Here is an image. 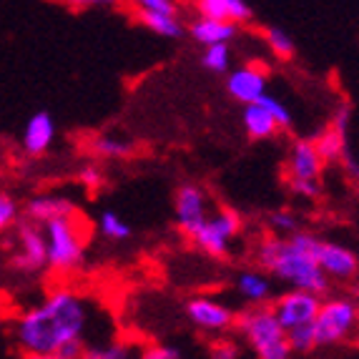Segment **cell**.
Segmentation results:
<instances>
[{
    "label": "cell",
    "mask_w": 359,
    "mask_h": 359,
    "mask_svg": "<svg viewBox=\"0 0 359 359\" xmlns=\"http://www.w3.org/2000/svg\"><path fill=\"white\" fill-rule=\"evenodd\" d=\"M88 327V304L73 289H55L38 306H30L15 322V344L23 354L53 357L66 341L83 339Z\"/></svg>",
    "instance_id": "6da1fadb"
},
{
    "label": "cell",
    "mask_w": 359,
    "mask_h": 359,
    "mask_svg": "<svg viewBox=\"0 0 359 359\" xmlns=\"http://www.w3.org/2000/svg\"><path fill=\"white\" fill-rule=\"evenodd\" d=\"M257 262L274 279L289 284L294 292L314 294L322 299L330 292V279L322 274L314 259L284 236H266L257 246Z\"/></svg>",
    "instance_id": "7a4b0ae2"
},
{
    "label": "cell",
    "mask_w": 359,
    "mask_h": 359,
    "mask_svg": "<svg viewBox=\"0 0 359 359\" xmlns=\"http://www.w3.org/2000/svg\"><path fill=\"white\" fill-rule=\"evenodd\" d=\"M43 239H46V266L55 271H76L83 264L88 226H83L78 214L43 224Z\"/></svg>",
    "instance_id": "3957f363"
},
{
    "label": "cell",
    "mask_w": 359,
    "mask_h": 359,
    "mask_svg": "<svg viewBox=\"0 0 359 359\" xmlns=\"http://www.w3.org/2000/svg\"><path fill=\"white\" fill-rule=\"evenodd\" d=\"M239 330L252 344L257 359H292L287 332L279 327L269 306H252L239 317Z\"/></svg>",
    "instance_id": "277c9868"
},
{
    "label": "cell",
    "mask_w": 359,
    "mask_h": 359,
    "mask_svg": "<svg viewBox=\"0 0 359 359\" xmlns=\"http://www.w3.org/2000/svg\"><path fill=\"white\" fill-rule=\"evenodd\" d=\"M287 239L294 246H299L304 254H309L327 279L349 282V279L357 276V266H359L357 254L352 249H347V246L334 244V241H322L314 233H306V231H294Z\"/></svg>",
    "instance_id": "5b68a950"
},
{
    "label": "cell",
    "mask_w": 359,
    "mask_h": 359,
    "mask_svg": "<svg viewBox=\"0 0 359 359\" xmlns=\"http://www.w3.org/2000/svg\"><path fill=\"white\" fill-rule=\"evenodd\" d=\"M357 327V302L354 299H327L319 304V311L311 330L317 347H334L349 339Z\"/></svg>",
    "instance_id": "8992f818"
},
{
    "label": "cell",
    "mask_w": 359,
    "mask_h": 359,
    "mask_svg": "<svg viewBox=\"0 0 359 359\" xmlns=\"http://www.w3.org/2000/svg\"><path fill=\"white\" fill-rule=\"evenodd\" d=\"M244 229L241 216L233 209H219L216 214H209L206 224L196 231L194 236V244L201 249L204 254L214 259L229 257V249H231V241L236 239Z\"/></svg>",
    "instance_id": "52a82bcc"
},
{
    "label": "cell",
    "mask_w": 359,
    "mask_h": 359,
    "mask_svg": "<svg viewBox=\"0 0 359 359\" xmlns=\"http://www.w3.org/2000/svg\"><path fill=\"white\" fill-rule=\"evenodd\" d=\"M319 304H322V299L314 297V294L289 289V292H284L269 309L274 311L279 327H282L284 332H289V330L306 327V324L314 322V317H317V311H319Z\"/></svg>",
    "instance_id": "ba28073f"
},
{
    "label": "cell",
    "mask_w": 359,
    "mask_h": 359,
    "mask_svg": "<svg viewBox=\"0 0 359 359\" xmlns=\"http://www.w3.org/2000/svg\"><path fill=\"white\" fill-rule=\"evenodd\" d=\"M209 194L196 184H184L176 191V224H179L181 231L194 239L196 231L206 224L209 219Z\"/></svg>",
    "instance_id": "9c48e42d"
},
{
    "label": "cell",
    "mask_w": 359,
    "mask_h": 359,
    "mask_svg": "<svg viewBox=\"0 0 359 359\" xmlns=\"http://www.w3.org/2000/svg\"><path fill=\"white\" fill-rule=\"evenodd\" d=\"M226 90L233 101L254 106L262 96H266V71L262 66H241L229 73Z\"/></svg>",
    "instance_id": "30bf717a"
},
{
    "label": "cell",
    "mask_w": 359,
    "mask_h": 359,
    "mask_svg": "<svg viewBox=\"0 0 359 359\" xmlns=\"http://www.w3.org/2000/svg\"><path fill=\"white\" fill-rule=\"evenodd\" d=\"M186 317L204 332H226L229 327L236 324V317L229 306L219 304L214 299H206V297H196V299L186 302Z\"/></svg>",
    "instance_id": "8fae6325"
},
{
    "label": "cell",
    "mask_w": 359,
    "mask_h": 359,
    "mask_svg": "<svg viewBox=\"0 0 359 359\" xmlns=\"http://www.w3.org/2000/svg\"><path fill=\"white\" fill-rule=\"evenodd\" d=\"M18 254L13 259V264L23 271H38L46 266V239H43V229L36 224H20L18 229Z\"/></svg>",
    "instance_id": "7c38bea8"
},
{
    "label": "cell",
    "mask_w": 359,
    "mask_h": 359,
    "mask_svg": "<svg viewBox=\"0 0 359 359\" xmlns=\"http://www.w3.org/2000/svg\"><path fill=\"white\" fill-rule=\"evenodd\" d=\"M194 11L198 13V18L231 23L236 28L254 18V8L249 3H244V0H196Z\"/></svg>",
    "instance_id": "4fadbf2b"
},
{
    "label": "cell",
    "mask_w": 359,
    "mask_h": 359,
    "mask_svg": "<svg viewBox=\"0 0 359 359\" xmlns=\"http://www.w3.org/2000/svg\"><path fill=\"white\" fill-rule=\"evenodd\" d=\"M324 166L319 161L317 151H314V144L306 141V138H299L294 141L292 151H289V161H287V181H319Z\"/></svg>",
    "instance_id": "5bb4252c"
},
{
    "label": "cell",
    "mask_w": 359,
    "mask_h": 359,
    "mask_svg": "<svg viewBox=\"0 0 359 359\" xmlns=\"http://www.w3.org/2000/svg\"><path fill=\"white\" fill-rule=\"evenodd\" d=\"M55 123L48 111H38L28 118L23 128V149L28 156H43L53 146Z\"/></svg>",
    "instance_id": "9a60e30c"
},
{
    "label": "cell",
    "mask_w": 359,
    "mask_h": 359,
    "mask_svg": "<svg viewBox=\"0 0 359 359\" xmlns=\"http://www.w3.org/2000/svg\"><path fill=\"white\" fill-rule=\"evenodd\" d=\"M25 214H28L30 224H48L53 219H66V216H76V204L66 196H50V194H41V196L28 198L25 204Z\"/></svg>",
    "instance_id": "2e32d148"
},
{
    "label": "cell",
    "mask_w": 359,
    "mask_h": 359,
    "mask_svg": "<svg viewBox=\"0 0 359 359\" xmlns=\"http://www.w3.org/2000/svg\"><path fill=\"white\" fill-rule=\"evenodd\" d=\"M189 33L196 43L201 46H229V41L239 36V28L231 23H219V20H206V18H196L189 25Z\"/></svg>",
    "instance_id": "e0dca14e"
},
{
    "label": "cell",
    "mask_w": 359,
    "mask_h": 359,
    "mask_svg": "<svg viewBox=\"0 0 359 359\" xmlns=\"http://www.w3.org/2000/svg\"><path fill=\"white\" fill-rule=\"evenodd\" d=\"M236 289L244 302L254 306H266L271 299V279L262 271L246 269L236 276Z\"/></svg>",
    "instance_id": "ac0fdd59"
},
{
    "label": "cell",
    "mask_w": 359,
    "mask_h": 359,
    "mask_svg": "<svg viewBox=\"0 0 359 359\" xmlns=\"http://www.w3.org/2000/svg\"><path fill=\"white\" fill-rule=\"evenodd\" d=\"M244 128H246V136L252 138V141H264V138L276 136V131H279L276 121L259 103L244 106Z\"/></svg>",
    "instance_id": "d6986e66"
},
{
    "label": "cell",
    "mask_w": 359,
    "mask_h": 359,
    "mask_svg": "<svg viewBox=\"0 0 359 359\" xmlns=\"http://www.w3.org/2000/svg\"><path fill=\"white\" fill-rule=\"evenodd\" d=\"M314 151H317L319 161H322V166H330V163H339L341 154H344V149H347V136L344 133H337L334 128H324L322 133H319L314 141Z\"/></svg>",
    "instance_id": "ffe728a7"
},
{
    "label": "cell",
    "mask_w": 359,
    "mask_h": 359,
    "mask_svg": "<svg viewBox=\"0 0 359 359\" xmlns=\"http://www.w3.org/2000/svg\"><path fill=\"white\" fill-rule=\"evenodd\" d=\"M136 8V18L146 25L149 30L158 33L163 38H181L184 36V25H181L179 18H171V15H158V13H151V11H141L138 6Z\"/></svg>",
    "instance_id": "44dd1931"
},
{
    "label": "cell",
    "mask_w": 359,
    "mask_h": 359,
    "mask_svg": "<svg viewBox=\"0 0 359 359\" xmlns=\"http://www.w3.org/2000/svg\"><path fill=\"white\" fill-rule=\"evenodd\" d=\"M90 151L98 158H126V156L133 154V144L131 141H123V138L116 136H96L90 141Z\"/></svg>",
    "instance_id": "7402d4cb"
},
{
    "label": "cell",
    "mask_w": 359,
    "mask_h": 359,
    "mask_svg": "<svg viewBox=\"0 0 359 359\" xmlns=\"http://www.w3.org/2000/svg\"><path fill=\"white\" fill-rule=\"evenodd\" d=\"M264 38H266V46H269V50L279 60H292L294 58V41H292V36H289L287 30L269 25V28L264 30Z\"/></svg>",
    "instance_id": "603a6c76"
},
{
    "label": "cell",
    "mask_w": 359,
    "mask_h": 359,
    "mask_svg": "<svg viewBox=\"0 0 359 359\" xmlns=\"http://www.w3.org/2000/svg\"><path fill=\"white\" fill-rule=\"evenodd\" d=\"M98 226H101L103 236H106V239H111V241H126V239H131V233H133L131 226H128V224L123 222L116 211H103Z\"/></svg>",
    "instance_id": "cb8c5ba5"
},
{
    "label": "cell",
    "mask_w": 359,
    "mask_h": 359,
    "mask_svg": "<svg viewBox=\"0 0 359 359\" xmlns=\"http://www.w3.org/2000/svg\"><path fill=\"white\" fill-rule=\"evenodd\" d=\"M201 63L204 68L214 73H226L231 66V53H229V46H209L201 55Z\"/></svg>",
    "instance_id": "d4e9b609"
},
{
    "label": "cell",
    "mask_w": 359,
    "mask_h": 359,
    "mask_svg": "<svg viewBox=\"0 0 359 359\" xmlns=\"http://www.w3.org/2000/svg\"><path fill=\"white\" fill-rule=\"evenodd\" d=\"M287 344L289 349L299 354H309L311 349H317V344H314V330H311V324H306V327H297V330H289L287 332Z\"/></svg>",
    "instance_id": "484cf974"
},
{
    "label": "cell",
    "mask_w": 359,
    "mask_h": 359,
    "mask_svg": "<svg viewBox=\"0 0 359 359\" xmlns=\"http://www.w3.org/2000/svg\"><path fill=\"white\" fill-rule=\"evenodd\" d=\"M257 103L264 108V111H266V114L271 116V118L276 121V126H279V128H289V126H292V116H289V111L282 106V103L276 101L274 96H262Z\"/></svg>",
    "instance_id": "4316f807"
},
{
    "label": "cell",
    "mask_w": 359,
    "mask_h": 359,
    "mask_svg": "<svg viewBox=\"0 0 359 359\" xmlns=\"http://www.w3.org/2000/svg\"><path fill=\"white\" fill-rule=\"evenodd\" d=\"M126 344H106V347H86L83 359H131Z\"/></svg>",
    "instance_id": "83f0119b"
},
{
    "label": "cell",
    "mask_w": 359,
    "mask_h": 359,
    "mask_svg": "<svg viewBox=\"0 0 359 359\" xmlns=\"http://www.w3.org/2000/svg\"><path fill=\"white\" fill-rule=\"evenodd\" d=\"M15 222H18V201L11 194L0 191V231L11 229Z\"/></svg>",
    "instance_id": "f1b7e54d"
},
{
    "label": "cell",
    "mask_w": 359,
    "mask_h": 359,
    "mask_svg": "<svg viewBox=\"0 0 359 359\" xmlns=\"http://www.w3.org/2000/svg\"><path fill=\"white\" fill-rule=\"evenodd\" d=\"M269 224L274 226L276 233H287V236H292L294 231H299V226H297V216H294L292 211H287V209L271 211Z\"/></svg>",
    "instance_id": "f546056e"
},
{
    "label": "cell",
    "mask_w": 359,
    "mask_h": 359,
    "mask_svg": "<svg viewBox=\"0 0 359 359\" xmlns=\"http://www.w3.org/2000/svg\"><path fill=\"white\" fill-rule=\"evenodd\" d=\"M136 6L141 8V11L158 13V15H171V18H179V11H181V6L174 3V0H141Z\"/></svg>",
    "instance_id": "4dcf8cb0"
},
{
    "label": "cell",
    "mask_w": 359,
    "mask_h": 359,
    "mask_svg": "<svg viewBox=\"0 0 359 359\" xmlns=\"http://www.w3.org/2000/svg\"><path fill=\"white\" fill-rule=\"evenodd\" d=\"M78 179H81V184L88 189V191H98L103 184H106V176H103V171L98 166H86L81 168V174H78Z\"/></svg>",
    "instance_id": "1f68e13d"
},
{
    "label": "cell",
    "mask_w": 359,
    "mask_h": 359,
    "mask_svg": "<svg viewBox=\"0 0 359 359\" xmlns=\"http://www.w3.org/2000/svg\"><path fill=\"white\" fill-rule=\"evenodd\" d=\"M83 354H86V341L73 339V341H66L63 347L55 349L53 359H83Z\"/></svg>",
    "instance_id": "d6a6232c"
},
{
    "label": "cell",
    "mask_w": 359,
    "mask_h": 359,
    "mask_svg": "<svg viewBox=\"0 0 359 359\" xmlns=\"http://www.w3.org/2000/svg\"><path fill=\"white\" fill-rule=\"evenodd\" d=\"M287 184L297 196H304V198L322 196V184L319 181H287Z\"/></svg>",
    "instance_id": "836d02e7"
},
{
    "label": "cell",
    "mask_w": 359,
    "mask_h": 359,
    "mask_svg": "<svg viewBox=\"0 0 359 359\" xmlns=\"http://www.w3.org/2000/svg\"><path fill=\"white\" fill-rule=\"evenodd\" d=\"M349 118H352V106H349V103H341V106L337 108V114H334V118H332L330 128H334L337 133H344V136H347Z\"/></svg>",
    "instance_id": "e575fe53"
},
{
    "label": "cell",
    "mask_w": 359,
    "mask_h": 359,
    "mask_svg": "<svg viewBox=\"0 0 359 359\" xmlns=\"http://www.w3.org/2000/svg\"><path fill=\"white\" fill-rule=\"evenodd\" d=\"M141 359H181V352L171 344H156V347L146 349Z\"/></svg>",
    "instance_id": "d590c367"
},
{
    "label": "cell",
    "mask_w": 359,
    "mask_h": 359,
    "mask_svg": "<svg viewBox=\"0 0 359 359\" xmlns=\"http://www.w3.org/2000/svg\"><path fill=\"white\" fill-rule=\"evenodd\" d=\"M211 359H239V347L233 341H219L211 352Z\"/></svg>",
    "instance_id": "8d00e7d4"
},
{
    "label": "cell",
    "mask_w": 359,
    "mask_h": 359,
    "mask_svg": "<svg viewBox=\"0 0 359 359\" xmlns=\"http://www.w3.org/2000/svg\"><path fill=\"white\" fill-rule=\"evenodd\" d=\"M339 163L344 166V171H349V179H357L359 174V166H357V158H354V154L349 151V146L344 149V154H341Z\"/></svg>",
    "instance_id": "74e56055"
},
{
    "label": "cell",
    "mask_w": 359,
    "mask_h": 359,
    "mask_svg": "<svg viewBox=\"0 0 359 359\" xmlns=\"http://www.w3.org/2000/svg\"><path fill=\"white\" fill-rule=\"evenodd\" d=\"M20 359H53V357H38V354H23Z\"/></svg>",
    "instance_id": "f35d334b"
},
{
    "label": "cell",
    "mask_w": 359,
    "mask_h": 359,
    "mask_svg": "<svg viewBox=\"0 0 359 359\" xmlns=\"http://www.w3.org/2000/svg\"><path fill=\"white\" fill-rule=\"evenodd\" d=\"M3 327H6V319H3V314H0V334H3Z\"/></svg>",
    "instance_id": "ab89813d"
}]
</instances>
